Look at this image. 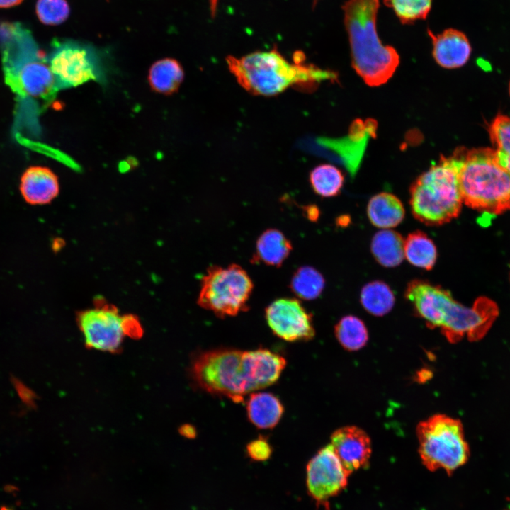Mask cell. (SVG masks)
<instances>
[{"instance_id":"1","label":"cell","mask_w":510,"mask_h":510,"mask_svg":"<svg viewBox=\"0 0 510 510\" xmlns=\"http://www.w3.org/2000/svg\"><path fill=\"white\" fill-rule=\"evenodd\" d=\"M285 366L284 357L267 348H219L199 353L191 374L203 390L239 403L246 395L275 383Z\"/></svg>"},{"instance_id":"2","label":"cell","mask_w":510,"mask_h":510,"mask_svg":"<svg viewBox=\"0 0 510 510\" xmlns=\"http://www.w3.org/2000/svg\"><path fill=\"white\" fill-rule=\"evenodd\" d=\"M404 295L426 325L439 328L451 343L465 336L470 341L481 339L499 314L497 305L487 297H479L469 307L455 300L448 290L426 280H412Z\"/></svg>"},{"instance_id":"3","label":"cell","mask_w":510,"mask_h":510,"mask_svg":"<svg viewBox=\"0 0 510 510\" xmlns=\"http://www.w3.org/2000/svg\"><path fill=\"white\" fill-rule=\"evenodd\" d=\"M302 52L289 62L276 49L256 51L241 57L228 56L227 64L238 84L256 96H276L289 87H311L333 79V73L305 64Z\"/></svg>"},{"instance_id":"4","label":"cell","mask_w":510,"mask_h":510,"mask_svg":"<svg viewBox=\"0 0 510 510\" xmlns=\"http://www.w3.org/2000/svg\"><path fill=\"white\" fill-rule=\"evenodd\" d=\"M379 0H347L343 5L351 62L365 83L378 86L393 75L400 57L392 47L384 45L376 29Z\"/></svg>"},{"instance_id":"5","label":"cell","mask_w":510,"mask_h":510,"mask_svg":"<svg viewBox=\"0 0 510 510\" xmlns=\"http://www.w3.org/2000/svg\"><path fill=\"white\" fill-rule=\"evenodd\" d=\"M462 153L459 149L451 157L442 156L411 186L412 213L424 225H442L459 215L463 203L458 184Z\"/></svg>"},{"instance_id":"6","label":"cell","mask_w":510,"mask_h":510,"mask_svg":"<svg viewBox=\"0 0 510 510\" xmlns=\"http://www.w3.org/2000/svg\"><path fill=\"white\" fill-rule=\"evenodd\" d=\"M458 184L468 207L493 215L510 210V173L499 164L493 148L463 149Z\"/></svg>"},{"instance_id":"7","label":"cell","mask_w":510,"mask_h":510,"mask_svg":"<svg viewBox=\"0 0 510 510\" xmlns=\"http://www.w3.org/2000/svg\"><path fill=\"white\" fill-rule=\"evenodd\" d=\"M416 436L421 460L430 471L443 469L450 475L469 458V446L458 419L433 415L419 424Z\"/></svg>"},{"instance_id":"8","label":"cell","mask_w":510,"mask_h":510,"mask_svg":"<svg viewBox=\"0 0 510 510\" xmlns=\"http://www.w3.org/2000/svg\"><path fill=\"white\" fill-rule=\"evenodd\" d=\"M254 283L248 273L239 265L210 266L203 276L199 292V306L224 318L248 309Z\"/></svg>"},{"instance_id":"9","label":"cell","mask_w":510,"mask_h":510,"mask_svg":"<svg viewBox=\"0 0 510 510\" xmlns=\"http://www.w3.org/2000/svg\"><path fill=\"white\" fill-rule=\"evenodd\" d=\"M48 62L59 90L75 87L91 80L100 83L105 81L96 50L79 42H55Z\"/></svg>"},{"instance_id":"10","label":"cell","mask_w":510,"mask_h":510,"mask_svg":"<svg viewBox=\"0 0 510 510\" xmlns=\"http://www.w3.org/2000/svg\"><path fill=\"white\" fill-rule=\"evenodd\" d=\"M77 324L87 347L118 352L125 336L123 315L113 305L98 300L94 307L79 312Z\"/></svg>"},{"instance_id":"11","label":"cell","mask_w":510,"mask_h":510,"mask_svg":"<svg viewBox=\"0 0 510 510\" xmlns=\"http://www.w3.org/2000/svg\"><path fill=\"white\" fill-rule=\"evenodd\" d=\"M350 475L329 444L322 448L307 464V492L318 506L328 509L329 499L345 489Z\"/></svg>"},{"instance_id":"12","label":"cell","mask_w":510,"mask_h":510,"mask_svg":"<svg viewBox=\"0 0 510 510\" xmlns=\"http://www.w3.org/2000/svg\"><path fill=\"white\" fill-rule=\"evenodd\" d=\"M4 69L6 82L22 98L49 101L59 90L50 66L40 57L28 58Z\"/></svg>"},{"instance_id":"13","label":"cell","mask_w":510,"mask_h":510,"mask_svg":"<svg viewBox=\"0 0 510 510\" xmlns=\"http://www.w3.org/2000/svg\"><path fill=\"white\" fill-rule=\"evenodd\" d=\"M265 317L272 332L285 341H308L315 335L312 314L297 298L275 300L266 307Z\"/></svg>"},{"instance_id":"14","label":"cell","mask_w":510,"mask_h":510,"mask_svg":"<svg viewBox=\"0 0 510 510\" xmlns=\"http://www.w3.org/2000/svg\"><path fill=\"white\" fill-rule=\"evenodd\" d=\"M344 467L350 472L366 468L372 448L368 435L355 426H346L336 430L330 443Z\"/></svg>"},{"instance_id":"15","label":"cell","mask_w":510,"mask_h":510,"mask_svg":"<svg viewBox=\"0 0 510 510\" xmlns=\"http://www.w3.org/2000/svg\"><path fill=\"white\" fill-rule=\"evenodd\" d=\"M433 44V56L442 67L455 69L463 66L469 60L471 45L463 32L448 28L435 35L428 30Z\"/></svg>"},{"instance_id":"16","label":"cell","mask_w":510,"mask_h":510,"mask_svg":"<svg viewBox=\"0 0 510 510\" xmlns=\"http://www.w3.org/2000/svg\"><path fill=\"white\" fill-rule=\"evenodd\" d=\"M20 191L25 200L31 205L47 204L59 193V181L49 168L30 166L21 178Z\"/></svg>"},{"instance_id":"17","label":"cell","mask_w":510,"mask_h":510,"mask_svg":"<svg viewBox=\"0 0 510 510\" xmlns=\"http://www.w3.org/2000/svg\"><path fill=\"white\" fill-rule=\"evenodd\" d=\"M246 414L250 422L259 429H272L280 421L284 407L273 394L256 392L249 394L246 403Z\"/></svg>"},{"instance_id":"18","label":"cell","mask_w":510,"mask_h":510,"mask_svg":"<svg viewBox=\"0 0 510 510\" xmlns=\"http://www.w3.org/2000/svg\"><path fill=\"white\" fill-rule=\"evenodd\" d=\"M293 250L290 241L277 229H268L256 240L251 262L280 267Z\"/></svg>"},{"instance_id":"19","label":"cell","mask_w":510,"mask_h":510,"mask_svg":"<svg viewBox=\"0 0 510 510\" xmlns=\"http://www.w3.org/2000/svg\"><path fill=\"white\" fill-rule=\"evenodd\" d=\"M370 222L375 227L390 229L403 220L405 210L400 200L395 195L382 192L373 196L367 206Z\"/></svg>"},{"instance_id":"20","label":"cell","mask_w":510,"mask_h":510,"mask_svg":"<svg viewBox=\"0 0 510 510\" xmlns=\"http://www.w3.org/2000/svg\"><path fill=\"white\" fill-rule=\"evenodd\" d=\"M370 250L381 266L395 267L404 259V239L397 232L382 229L374 234Z\"/></svg>"},{"instance_id":"21","label":"cell","mask_w":510,"mask_h":510,"mask_svg":"<svg viewBox=\"0 0 510 510\" xmlns=\"http://www.w3.org/2000/svg\"><path fill=\"white\" fill-rule=\"evenodd\" d=\"M184 79L181 64L173 58H164L150 67L148 81L152 89L157 93L170 95L180 87Z\"/></svg>"},{"instance_id":"22","label":"cell","mask_w":510,"mask_h":510,"mask_svg":"<svg viewBox=\"0 0 510 510\" xmlns=\"http://www.w3.org/2000/svg\"><path fill=\"white\" fill-rule=\"evenodd\" d=\"M404 258L413 266L431 270L437 259L434 242L423 232H413L404 239Z\"/></svg>"},{"instance_id":"23","label":"cell","mask_w":510,"mask_h":510,"mask_svg":"<svg viewBox=\"0 0 510 510\" xmlns=\"http://www.w3.org/2000/svg\"><path fill=\"white\" fill-rule=\"evenodd\" d=\"M360 300L368 312L380 317L392 309L395 298L393 292L385 283L375 280L363 287Z\"/></svg>"},{"instance_id":"24","label":"cell","mask_w":510,"mask_h":510,"mask_svg":"<svg viewBox=\"0 0 510 510\" xmlns=\"http://www.w3.org/2000/svg\"><path fill=\"white\" fill-rule=\"evenodd\" d=\"M324 285L325 280L321 273L307 266L295 271L290 282V288L298 298L312 300L321 295Z\"/></svg>"},{"instance_id":"25","label":"cell","mask_w":510,"mask_h":510,"mask_svg":"<svg viewBox=\"0 0 510 510\" xmlns=\"http://www.w3.org/2000/svg\"><path fill=\"white\" fill-rule=\"evenodd\" d=\"M309 181L314 193L328 198L336 196L340 193L344 176L335 166L323 164L317 166L310 171Z\"/></svg>"},{"instance_id":"26","label":"cell","mask_w":510,"mask_h":510,"mask_svg":"<svg viewBox=\"0 0 510 510\" xmlns=\"http://www.w3.org/2000/svg\"><path fill=\"white\" fill-rule=\"evenodd\" d=\"M336 339L345 349L355 351L363 348L368 340V333L363 322L357 317H342L334 327Z\"/></svg>"},{"instance_id":"27","label":"cell","mask_w":510,"mask_h":510,"mask_svg":"<svg viewBox=\"0 0 510 510\" xmlns=\"http://www.w3.org/2000/svg\"><path fill=\"white\" fill-rule=\"evenodd\" d=\"M488 132L497 162L510 173V116L498 114Z\"/></svg>"},{"instance_id":"28","label":"cell","mask_w":510,"mask_h":510,"mask_svg":"<svg viewBox=\"0 0 510 510\" xmlns=\"http://www.w3.org/2000/svg\"><path fill=\"white\" fill-rule=\"evenodd\" d=\"M384 2L402 23L409 24L426 18L432 0H385Z\"/></svg>"},{"instance_id":"29","label":"cell","mask_w":510,"mask_h":510,"mask_svg":"<svg viewBox=\"0 0 510 510\" xmlns=\"http://www.w3.org/2000/svg\"><path fill=\"white\" fill-rule=\"evenodd\" d=\"M35 8L39 20L47 25H58L69 14L66 0H38Z\"/></svg>"},{"instance_id":"30","label":"cell","mask_w":510,"mask_h":510,"mask_svg":"<svg viewBox=\"0 0 510 510\" xmlns=\"http://www.w3.org/2000/svg\"><path fill=\"white\" fill-rule=\"evenodd\" d=\"M246 453L254 461H266L272 455L273 449L266 438L259 436L250 441L246 447Z\"/></svg>"},{"instance_id":"31","label":"cell","mask_w":510,"mask_h":510,"mask_svg":"<svg viewBox=\"0 0 510 510\" xmlns=\"http://www.w3.org/2000/svg\"><path fill=\"white\" fill-rule=\"evenodd\" d=\"M123 326L125 336L139 339L142 335V327L137 318L132 314L123 315Z\"/></svg>"},{"instance_id":"32","label":"cell","mask_w":510,"mask_h":510,"mask_svg":"<svg viewBox=\"0 0 510 510\" xmlns=\"http://www.w3.org/2000/svg\"><path fill=\"white\" fill-rule=\"evenodd\" d=\"M304 212L306 217L311 221L317 220L319 215L318 208L314 205H310L304 207Z\"/></svg>"},{"instance_id":"33","label":"cell","mask_w":510,"mask_h":510,"mask_svg":"<svg viewBox=\"0 0 510 510\" xmlns=\"http://www.w3.org/2000/svg\"><path fill=\"white\" fill-rule=\"evenodd\" d=\"M181 434L186 438H193L196 435V431L193 426L183 425L180 429Z\"/></svg>"},{"instance_id":"34","label":"cell","mask_w":510,"mask_h":510,"mask_svg":"<svg viewBox=\"0 0 510 510\" xmlns=\"http://www.w3.org/2000/svg\"><path fill=\"white\" fill-rule=\"evenodd\" d=\"M23 0H0V8H10L20 4Z\"/></svg>"},{"instance_id":"35","label":"cell","mask_w":510,"mask_h":510,"mask_svg":"<svg viewBox=\"0 0 510 510\" xmlns=\"http://www.w3.org/2000/svg\"><path fill=\"white\" fill-rule=\"evenodd\" d=\"M509 94H510V82H509Z\"/></svg>"},{"instance_id":"36","label":"cell","mask_w":510,"mask_h":510,"mask_svg":"<svg viewBox=\"0 0 510 510\" xmlns=\"http://www.w3.org/2000/svg\"><path fill=\"white\" fill-rule=\"evenodd\" d=\"M509 282H510V271H509Z\"/></svg>"}]
</instances>
